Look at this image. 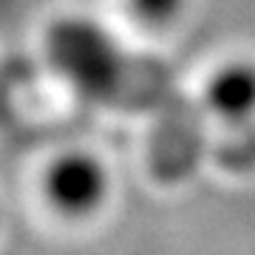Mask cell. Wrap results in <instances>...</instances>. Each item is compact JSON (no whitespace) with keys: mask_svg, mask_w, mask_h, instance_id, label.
<instances>
[{"mask_svg":"<svg viewBox=\"0 0 255 255\" xmlns=\"http://www.w3.org/2000/svg\"><path fill=\"white\" fill-rule=\"evenodd\" d=\"M46 60L77 97L105 102L119 91L125 54L119 40L91 17L68 14L46 31Z\"/></svg>","mask_w":255,"mask_h":255,"instance_id":"6da1fadb","label":"cell"},{"mask_svg":"<svg viewBox=\"0 0 255 255\" xmlns=\"http://www.w3.org/2000/svg\"><path fill=\"white\" fill-rule=\"evenodd\" d=\"M43 193L60 216L88 219L111 199V173L97 153L71 147L48 162Z\"/></svg>","mask_w":255,"mask_h":255,"instance_id":"7a4b0ae2","label":"cell"},{"mask_svg":"<svg viewBox=\"0 0 255 255\" xmlns=\"http://www.w3.org/2000/svg\"><path fill=\"white\" fill-rule=\"evenodd\" d=\"M204 105L224 125H247L255 119V60L233 57L204 80Z\"/></svg>","mask_w":255,"mask_h":255,"instance_id":"3957f363","label":"cell"},{"mask_svg":"<svg viewBox=\"0 0 255 255\" xmlns=\"http://www.w3.org/2000/svg\"><path fill=\"white\" fill-rule=\"evenodd\" d=\"M190 0H128L130 14L150 28H167L182 17Z\"/></svg>","mask_w":255,"mask_h":255,"instance_id":"277c9868","label":"cell"}]
</instances>
